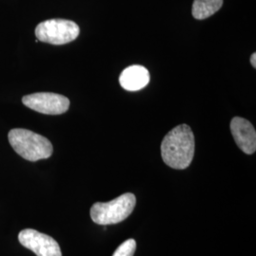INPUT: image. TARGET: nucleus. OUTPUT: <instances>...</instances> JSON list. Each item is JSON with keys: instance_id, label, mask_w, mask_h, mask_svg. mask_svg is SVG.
I'll use <instances>...</instances> for the list:
<instances>
[{"instance_id": "nucleus-1", "label": "nucleus", "mask_w": 256, "mask_h": 256, "mask_svg": "<svg viewBox=\"0 0 256 256\" xmlns=\"http://www.w3.org/2000/svg\"><path fill=\"white\" fill-rule=\"evenodd\" d=\"M160 153L169 167L176 170L188 168L194 155V136L191 128L180 124L168 132L162 140Z\"/></svg>"}, {"instance_id": "nucleus-2", "label": "nucleus", "mask_w": 256, "mask_h": 256, "mask_svg": "<svg viewBox=\"0 0 256 256\" xmlns=\"http://www.w3.org/2000/svg\"><path fill=\"white\" fill-rule=\"evenodd\" d=\"M8 138L14 150L30 162L45 160L52 155L54 147L52 142L46 138L30 130L23 128L12 129Z\"/></svg>"}, {"instance_id": "nucleus-3", "label": "nucleus", "mask_w": 256, "mask_h": 256, "mask_svg": "<svg viewBox=\"0 0 256 256\" xmlns=\"http://www.w3.org/2000/svg\"><path fill=\"white\" fill-rule=\"evenodd\" d=\"M136 202L135 194L131 192L122 194L111 202H96L90 209L92 221L102 226L118 224L133 212Z\"/></svg>"}, {"instance_id": "nucleus-4", "label": "nucleus", "mask_w": 256, "mask_h": 256, "mask_svg": "<svg viewBox=\"0 0 256 256\" xmlns=\"http://www.w3.org/2000/svg\"><path fill=\"white\" fill-rule=\"evenodd\" d=\"M80 34L79 26L70 20L48 19L36 28L38 41L52 45H64L75 40Z\"/></svg>"}, {"instance_id": "nucleus-5", "label": "nucleus", "mask_w": 256, "mask_h": 256, "mask_svg": "<svg viewBox=\"0 0 256 256\" xmlns=\"http://www.w3.org/2000/svg\"><path fill=\"white\" fill-rule=\"evenodd\" d=\"M23 104L30 110L46 115H61L70 108V100L63 95L39 92L30 94L22 99Z\"/></svg>"}, {"instance_id": "nucleus-6", "label": "nucleus", "mask_w": 256, "mask_h": 256, "mask_svg": "<svg viewBox=\"0 0 256 256\" xmlns=\"http://www.w3.org/2000/svg\"><path fill=\"white\" fill-rule=\"evenodd\" d=\"M20 244L32 250L37 256H62L57 241L36 230L26 229L19 232Z\"/></svg>"}, {"instance_id": "nucleus-7", "label": "nucleus", "mask_w": 256, "mask_h": 256, "mask_svg": "<svg viewBox=\"0 0 256 256\" xmlns=\"http://www.w3.org/2000/svg\"><path fill=\"white\" fill-rule=\"evenodd\" d=\"M230 131L238 146L247 155H252L256 150V131L246 119L234 117L230 122Z\"/></svg>"}, {"instance_id": "nucleus-8", "label": "nucleus", "mask_w": 256, "mask_h": 256, "mask_svg": "<svg viewBox=\"0 0 256 256\" xmlns=\"http://www.w3.org/2000/svg\"><path fill=\"white\" fill-rule=\"evenodd\" d=\"M150 81V74L146 68L134 64L126 68L120 76V84L128 92H137L146 88Z\"/></svg>"}, {"instance_id": "nucleus-9", "label": "nucleus", "mask_w": 256, "mask_h": 256, "mask_svg": "<svg viewBox=\"0 0 256 256\" xmlns=\"http://www.w3.org/2000/svg\"><path fill=\"white\" fill-rule=\"evenodd\" d=\"M223 5V0H194L192 4V16L198 20L208 18L214 14Z\"/></svg>"}, {"instance_id": "nucleus-10", "label": "nucleus", "mask_w": 256, "mask_h": 256, "mask_svg": "<svg viewBox=\"0 0 256 256\" xmlns=\"http://www.w3.org/2000/svg\"><path fill=\"white\" fill-rule=\"evenodd\" d=\"M137 243L134 239H128L116 248L112 256H134Z\"/></svg>"}, {"instance_id": "nucleus-11", "label": "nucleus", "mask_w": 256, "mask_h": 256, "mask_svg": "<svg viewBox=\"0 0 256 256\" xmlns=\"http://www.w3.org/2000/svg\"><path fill=\"white\" fill-rule=\"evenodd\" d=\"M250 64L252 66L256 68V54H254L252 55V57H250Z\"/></svg>"}]
</instances>
